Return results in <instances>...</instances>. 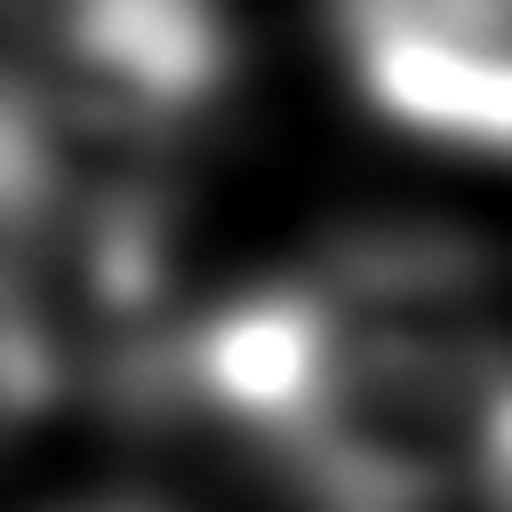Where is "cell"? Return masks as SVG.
<instances>
[{
    "instance_id": "cell-1",
    "label": "cell",
    "mask_w": 512,
    "mask_h": 512,
    "mask_svg": "<svg viewBox=\"0 0 512 512\" xmlns=\"http://www.w3.org/2000/svg\"><path fill=\"white\" fill-rule=\"evenodd\" d=\"M344 40L376 112L512 152V0H344Z\"/></svg>"
},
{
    "instance_id": "cell-4",
    "label": "cell",
    "mask_w": 512,
    "mask_h": 512,
    "mask_svg": "<svg viewBox=\"0 0 512 512\" xmlns=\"http://www.w3.org/2000/svg\"><path fill=\"white\" fill-rule=\"evenodd\" d=\"M120 512H160V504H120Z\"/></svg>"
},
{
    "instance_id": "cell-3",
    "label": "cell",
    "mask_w": 512,
    "mask_h": 512,
    "mask_svg": "<svg viewBox=\"0 0 512 512\" xmlns=\"http://www.w3.org/2000/svg\"><path fill=\"white\" fill-rule=\"evenodd\" d=\"M472 496H480L488 512H512V368H504V384H496V408H488V440H480Z\"/></svg>"
},
{
    "instance_id": "cell-2",
    "label": "cell",
    "mask_w": 512,
    "mask_h": 512,
    "mask_svg": "<svg viewBox=\"0 0 512 512\" xmlns=\"http://www.w3.org/2000/svg\"><path fill=\"white\" fill-rule=\"evenodd\" d=\"M48 336H40V320L0 288V440L48 400Z\"/></svg>"
}]
</instances>
